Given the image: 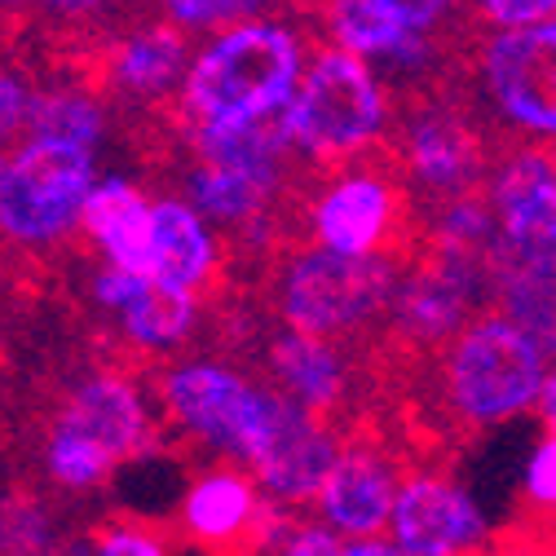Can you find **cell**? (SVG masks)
Wrapping results in <instances>:
<instances>
[{
  "instance_id": "6da1fadb",
  "label": "cell",
  "mask_w": 556,
  "mask_h": 556,
  "mask_svg": "<svg viewBox=\"0 0 556 556\" xmlns=\"http://www.w3.org/2000/svg\"><path fill=\"white\" fill-rule=\"evenodd\" d=\"M164 433L155 380L106 363L85 371L45 415L36 464L62 500H93L111 491L124 464L164 446Z\"/></svg>"
},
{
  "instance_id": "7a4b0ae2",
  "label": "cell",
  "mask_w": 556,
  "mask_h": 556,
  "mask_svg": "<svg viewBox=\"0 0 556 556\" xmlns=\"http://www.w3.org/2000/svg\"><path fill=\"white\" fill-rule=\"evenodd\" d=\"M314 45L292 10L207 31L194 40L173 115L194 124H278L305 80Z\"/></svg>"
},
{
  "instance_id": "3957f363",
  "label": "cell",
  "mask_w": 556,
  "mask_h": 556,
  "mask_svg": "<svg viewBox=\"0 0 556 556\" xmlns=\"http://www.w3.org/2000/svg\"><path fill=\"white\" fill-rule=\"evenodd\" d=\"M164 429L199 459L256 464L288 415V397L265 371L217 354H177L155 367Z\"/></svg>"
},
{
  "instance_id": "277c9868",
  "label": "cell",
  "mask_w": 556,
  "mask_h": 556,
  "mask_svg": "<svg viewBox=\"0 0 556 556\" xmlns=\"http://www.w3.org/2000/svg\"><path fill=\"white\" fill-rule=\"evenodd\" d=\"M547 371L543 344L491 305L433 354V393L459 433L495 438L534 415Z\"/></svg>"
},
{
  "instance_id": "5b68a950",
  "label": "cell",
  "mask_w": 556,
  "mask_h": 556,
  "mask_svg": "<svg viewBox=\"0 0 556 556\" xmlns=\"http://www.w3.org/2000/svg\"><path fill=\"white\" fill-rule=\"evenodd\" d=\"M402 93L376 66L340 45L318 40L305 66V80L288 111L278 115L288 147L314 173L371 160L393 142Z\"/></svg>"
},
{
  "instance_id": "8992f818",
  "label": "cell",
  "mask_w": 556,
  "mask_h": 556,
  "mask_svg": "<svg viewBox=\"0 0 556 556\" xmlns=\"http://www.w3.org/2000/svg\"><path fill=\"white\" fill-rule=\"evenodd\" d=\"M402 265V252L350 256L301 239L278 252L269 269V314L283 327L354 344L389 323Z\"/></svg>"
},
{
  "instance_id": "52a82bcc",
  "label": "cell",
  "mask_w": 556,
  "mask_h": 556,
  "mask_svg": "<svg viewBox=\"0 0 556 556\" xmlns=\"http://www.w3.org/2000/svg\"><path fill=\"white\" fill-rule=\"evenodd\" d=\"M98 151L23 132L0 164V235L14 252L53 256L85 226L98 186Z\"/></svg>"
},
{
  "instance_id": "ba28073f",
  "label": "cell",
  "mask_w": 556,
  "mask_h": 556,
  "mask_svg": "<svg viewBox=\"0 0 556 556\" xmlns=\"http://www.w3.org/2000/svg\"><path fill=\"white\" fill-rule=\"evenodd\" d=\"M468 102L508 142L556 147V18L477 31L468 49Z\"/></svg>"
},
{
  "instance_id": "9c48e42d",
  "label": "cell",
  "mask_w": 556,
  "mask_h": 556,
  "mask_svg": "<svg viewBox=\"0 0 556 556\" xmlns=\"http://www.w3.org/2000/svg\"><path fill=\"white\" fill-rule=\"evenodd\" d=\"M301 239L350 252V256H389L402 252L410 230V190L397 177L393 160L380 155L323 168L296 199Z\"/></svg>"
},
{
  "instance_id": "30bf717a",
  "label": "cell",
  "mask_w": 556,
  "mask_h": 556,
  "mask_svg": "<svg viewBox=\"0 0 556 556\" xmlns=\"http://www.w3.org/2000/svg\"><path fill=\"white\" fill-rule=\"evenodd\" d=\"M389 151L397 177L406 181L410 199H420V207L481 190L495 164L472 102L446 98L438 89L410 93V102H402Z\"/></svg>"
},
{
  "instance_id": "8fae6325",
  "label": "cell",
  "mask_w": 556,
  "mask_h": 556,
  "mask_svg": "<svg viewBox=\"0 0 556 556\" xmlns=\"http://www.w3.org/2000/svg\"><path fill=\"white\" fill-rule=\"evenodd\" d=\"M491 256L425 248L415 265H402L384 327L406 350L438 354L468 318L491 309Z\"/></svg>"
},
{
  "instance_id": "7c38bea8",
  "label": "cell",
  "mask_w": 556,
  "mask_h": 556,
  "mask_svg": "<svg viewBox=\"0 0 556 556\" xmlns=\"http://www.w3.org/2000/svg\"><path fill=\"white\" fill-rule=\"evenodd\" d=\"M318 40L367 58L402 93H425L446 66V36L420 31L402 18L393 0H314Z\"/></svg>"
},
{
  "instance_id": "4fadbf2b",
  "label": "cell",
  "mask_w": 556,
  "mask_h": 556,
  "mask_svg": "<svg viewBox=\"0 0 556 556\" xmlns=\"http://www.w3.org/2000/svg\"><path fill=\"white\" fill-rule=\"evenodd\" d=\"M85 296L124 350L151 363L186 354V344L199 336L203 323V296L168 288L147 269H119L98 261L85 283Z\"/></svg>"
},
{
  "instance_id": "5bb4252c",
  "label": "cell",
  "mask_w": 556,
  "mask_h": 556,
  "mask_svg": "<svg viewBox=\"0 0 556 556\" xmlns=\"http://www.w3.org/2000/svg\"><path fill=\"white\" fill-rule=\"evenodd\" d=\"M389 534L415 556H491L495 517L477 485L442 464H410Z\"/></svg>"
},
{
  "instance_id": "9a60e30c",
  "label": "cell",
  "mask_w": 556,
  "mask_h": 556,
  "mask_svg": "<svg viewBox=\"0 0 556 556\" xmlns=\"http://www.w3.org/2000/svg\"><path fill=\"white\" fill-rule=\"evenodd\" d=\"M269 513V495L248 464L203 459L173 508V530L186 547L213 556H256V534Z\"/></svg>"
},
{
  "instance_id": "2e32d148",
  "label": "cell",
  "mask_w": 556,
  "mask_h": 556,
  "mask_svg": "<svg viewBox=\"0 0 556 556\" xmlns=\"http://www.w3.org/2000/svg\"><path fill=\"white\" fill-rule=\"evenodd\" d=\"M485 194L500 222L495 252L556 274V147L508 142L485 173Z\"/></svg>"
},
{
  "instance_id": "e0dca14e",
  "label": "cell",
  "mask_w": 556,
  "mask_h": 556,
  "mask_svg": "<svg viewBox=\"0 0 556 556\" xmlns=\"http://www.w3.org/2000/svg\"><path fill=\"white\" fill-rule=\"evenodd\" d=\"M194 58V36L164 14L119 23L98 53V85L124 111H164L177 106L186 72Z\"/></svg>"
},
{
  "instance_id": "ac0fdd59",
  "label": "cell",
  "mask_w": 556,
  "mask_h": 556,
  "mask_svg": "<svg viewBox=\"0 0 556 556\" xmlns=\"http://www.w3.org/2000/svg\"><path fill=\"white\" fill-rule=\"evenodd\" d=\"M402 477H406V468L393 459V451L384 442L344 438V451L336 455V464H331L309 513L323 526H331L340 539L389 534Z\"/></svg>"
},
{
  "instance_id": "d6986e66",
  "label": "cell",
  "mask_w": 556,
  "mask_h": 556,
  "mask_svg": "<svg viewBox=\"0 0 556 556\" xmlns=\"http://www.w3.org/2000/svg\"><path fill=\"white\" fill-rule=\"evenodd\" d=\"M261 371L283 397L305 410L331 415V420L354 402L358 389V363L350 354V340L296 331L283 323L261 344Z\"/></svg>"
},
{
  "instance_id": "ffe728a7",
  "label": "cell",
  "mask_w": 556,
  "mask_h": 556,
  "mask_svg": "<svg viewBox=\"0 0 556 556\" xmlns=\"http://www.w3.org/2000/svg\"><path fill=\"white\" fill-rule=\"evenodd\" d=\"M340 451H344V433L336 429L331 415L305 410L288 397L283 425H278L274 442L252 464V472L274 504H283L292 513H309Z\"/></svg>"
},
{
  "instance_id": "44dd1931",
  "label": "cell",
  "mask_w": 556,
  "mask_h": 556,
  "mask_svg": "<svg viewBox=\"0 0 556 556\" xmlns=\"http://www.w3.org/2000/svg\"><path fill=\"white\" fill-rule=\"evenodd\" d=\"M177 190L207 222H217L226 239H239V243H269L274 222L288 207V194H292V186L265 181V177L230 168V164L186 160V155L177 168Z\"/></svg>"
},
{
  "instance_id": "7402d4cb",
  "label": "cell",
  "mask_w": 556,
  "mask_h": 556,
  "mask_svg": "<svg viewBox=\"0 0 556 556\" xmlns=\"http://www.w3.org/2000/svg\"><path fill=\"white\" fill-rule=\"evenodd\" d=\"M226 269V235L207 222L181 190L155 194V235H151V269L160 283L181 288L190 296H207Z\"/></svg>"
},
{
  "instance_id": "603a6c76",
  "label": "cell",
  "mask_w": 556,
  "mask_h": 556,
  "mask_svg": "<svg viewBox=\"0 0 556 556\" xmlns=\"http://www.w3.org/2000/svg\"><path fill=\"white\" fill-rule=\"evenodd\" d=\"M151 235H155V194L124 173H102L80 226L89 252L102 265L151 269Z\"/></svg>"
},
{
  "instance_id": "cb8c5ba5",
  "label": "cell",
  "mask_w": 556,
  "mask_h": 556,
  "mask_svg": "<svg viewBox=\"0 0 556 556\" xmlns=\"http://www.w3.org/2000/svg\"><path fill=\"white\" fill-rule=\"evenodd\" d=\"M111 93L85 76H36V102H31V119L27 132L36 137H58V142L72 147H89L102 155V147L111 142Z\"/></svg>"
},
{
  "instance_id": "d4e9b609",
  "label": "cell",
  "mask_w": 556,
  "mask_h": 556,
  "mask_svg": "<svg viewBox=\"0 0 556 556\" xmlns=\"http://www.w3.org/2000/svg\"><path fill=\"white\" fill-rule=\"evenodd\" d=\"M491 305L508 314L517 327H526L543 354L556 363V274L513 261L504 252H491Z\"/></svg>"
},
{
  "instance_id": "484cf974",
  "label": "cell",
  "mask_w": 556,
  "mask_h": 556,
  "mask_svg": "<svg viewBox=\"0 0 556 556\" xmlns=\"http://www.w3.org/2000/svg\"><path fill=\"white\" fill-rule=\"evenodd\" d=\"M425 248L459 256H491L500 248V222L485 186L425 207Z\"/></svg>"
},
{
  "instance_id": "4316f807",
  "label": "cell",
  "mask_w": 556,
  "mask_h": 556,
  "mask_svg": "<svg viewBox=\"0 0 556 556\" xmlns=\"http://www.w3.org/2000/svg\"><path fill=\"white\" fill-rule=\"evenodd\" d=\"M5 556H80V543H66L62 521L45 500L23 495L5 513Z\"/></svg>"
},
{
  "instance_id": "83f0119b",
  "label": "cell",
  "mask_w": 556,
  "mask_h": 556,
  "mask_svg": "<svg viewBox=\"0 0 556 556\" xmlns=\"http://www.w3.org/2000/svg\"><path fill=\"white\" fill-rule=\"evenodd\" d=\"M80 556H177L173 534H164L151 517H106L80 539Z\"/></svg>"
},
{
  "instance_id": "f1b7e54d",
  "label": "cell",
  "mask_w": 556,
  "mask_h": 556,
  "mask_svg": "<svg viewBox=\"0 0 556 556\" xmlns=\"http://www.w3.org/2000/svg\"><path fill=\"white\" fill-rule=\"evenodd\" d=\"M151 5H155V14H164L168 23H177L181 31H190L199 40L207 31H222L243 18L278 14V10H288L292 0H151Z\"/></svg>"
},
{
  "instance_id": "f546056e",
  "label": "cell",
  "mask_w": 556,
  "mask_h": 556,
  "mask_svg": "<svg viewBox=\"0 0 556 556\" xmlns=\"http://www.w3.org/2000/svg\"><path fill=\"white\" fill-rule=\"evenodd\" d=\"M517 495L521 504L556 526V433H539L517 464Z\"/></svg>"
},
{
  "instance_id": "4dcf8cb0",
  "label": "cell",
  "mask_w": 556,
  "mask_h": 556,
  "mask_svg": "<svg viewBox=\"0 0 556 556\" xmlns=\"http://www.w3.org/2000/svg\"><path fill=\"white\" fill-rule=\"evenodd\" d=\"M468 18L477 31L534 27V23L556 18V0H468Z\"/></svg>"
},
{
  "instance_id": "1f68e13d",
  "label": "cell",
  "mask_w": 556,
  "mask_h": 556,
  "mask_svg": "<svg viewBox=\"0 0 556 556\" xmlns=\"http://www.w3.org/2000/svg\"><path fill=\"white\" fill-rule=\"evenodd\" d=\"M124 10V0H31V14L45 18L58 31H80L102 27Z\"/></svg>"
},
{
  "instance_id": "d6a6232c",
  "label": "cell",
  "mask_w": 556,
  "mask_h": 556,
  "mask_svg": "<svg viewBox=\"0 0 556 556\" xmlns=\"http://www.w3.org/2000/svg\"><path fill=\"white\" fill-rule=\"evenodd\" d=\"M31 102H36V76L27 66L10 62L5 76H0V128H5V142H18L31 119Z\"/></svg>"
},
{
  "instance_id": "836d02e7",
  "label": "cell",
  "mask_w": 556,
  "mask_h": 556,
  "mask_svg": "<svg viewBox=\"0 0 556 556\" xmlns=\"http://www.w3.org/2000/svg\"><path fill=\"white\" fill-rule=\"evenodd\" d=\"M336 547H340V534L331 526H323L314 513H296L265 556H336Z\"/></svg>"
},
{
  "instance_id": "e575fe53",
  "label": "cell",
  "mask_w": 556,
  "mask_h": 556,
  "mask_svg": "<svg viewBox=\"0 0 556 556\" xmlns=\"http://www.w3.org/2000/svg\"><path fill=\"white\" fill-rule=\"evenodd\" d=\"M402 10V18L420 31H433V36H451V27L468 14V0H393Z\"/></svg>"
},
{
  "instance_id": "d590c367",
  "label": "cell",
  "mask_w": 556,
  "mask_h": 556,
  "mask_svg": "<svg viewBox=\"0 0 556 556\" xmlns=\"http://www.w3.org/2000/svg\"><path fill=\"white\" fill-rule=\"evenodd\" d=\"M336 556H415V552H406L393 534H371V539H340Z\"/></svg>"
},
{
  "instance_id": "8d00e7d4",
  "label": "cell",
  "mask_w": 556,
  "mask_h": 556,
  "mask_svg": "<svg viewBox=\"0 0 556 556\" xmlns=\"http://www.w3.org/2000/svg\"><path fill=\"white\" fill-rule=\"evenodd\" d=\"M534 425H539V433H556V363L543 380V393H539V406H534Z\"/></svg>"
},
{
  "instance_id": "74e56055",
  "label": "cell",
  "mask_w": 556,
  "mask_h": 556,
  "mask_svg": "<svg viewBox=\"0 0 556 556\" xmlns=\"http://www.w3.org/2000/svg\"><path fill=\"white\" fill-rule=\"evenodd\" d=\"M491 556H556V543H526V547H504Z\"/></svg>"
},
{
  "instance_id": "f35d334b",
  "label": "cell",
  "mask_w": 556,
  "mask_h": 556,
  "mask_svg": "<svg viewBox=\"0 0 556 556\" xmlns=\"http://www.w3.org/2000/svg\"><path fill=\"white\" fill-rule=\"evenodd\" d=\"M10 14H31V0H0Z\"/></svg>"
},
{
  "instance_id": "ab89813d",
  "label": "cell",
  "mask_w": 556,
  "mask_h": 556,
  "mask_svg": "<svg viewBox=\"0 0 556 556\" xmlns=\"http://www.w3.org/2000/svg\"><path fill=\"white\" fill-rule=\"evenodd\" d=\"M186 556H213V552H194V547H190V552H186Z\"/></svg>"
}]
</instances>
